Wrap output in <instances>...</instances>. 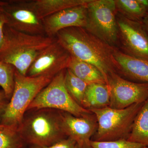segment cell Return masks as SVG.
I'll return each mask as SVG.
<instances>
[{
	"mask_svg": "<svg viewBox=\"0 0 148 148\" xmlns=\"http://www.w3.org/2000/svg\"><path fill=\"white\" fill-rule=\"evenodd\" d=\"M56 40L71 56L96 67L108 84L111 73H117L114 58V47L92 35L82 27H72L63 29L55 36Z\"/></svg>",
	"mask_w": 148,
	"mask_h": 148,
	"instance_id": "cell-1",
	"label": "cell"
},
{
	"mask_svg": "<svg viewBox=\"0 0 148 148\" xmlns=\"http://www.w3.org/2000/svg\"><path fill=\"white\" fill-rule=\"evenodd\" d=\"M56 40L46 35H33L4 27V39L0 47V61L13 66L23 75L40 53Z\"/></svg>",
	"mask_w": 148,
	"mask_h": 148,
	"instance_id": "cell-2",
	"label": "cell"
},
{
	"mask_svg": "<svg viewBox=\"0 0 148 148\" xmlns=\"http://www.w3.org/2000/svg\"><path fill=\"white\" fill-rule=\"evenodd\" d=\"M18 129L30 147H47L68 138L62 126L61 111L54 109L27 111Z\"/></svg>",
	"mask_w": 148,
	"mask_h": 148,
	"instance_id": "cell-3",
	"label": "cell"
},
{
	"mask_svg": "<svg viewBox=\"0 0 148 148\" xmlns=\"http://www.w3.org/2000/svg\"><path fill=\"white\" fill-rule=\"evenodd\" d=\"M53 78L23 75L16 69L13 93L1 115V123L18 127L32 101Z\"/></svg>",
	"mask_w": 148,
	"mask_h": 148,
	"instance_id": "cell-4",
	"label": "cell"
},
{
	"mask_svg": "<svg viewBox=\"0 0 148 148\" xmlns=\"http://www.w3.org/2000/svg\"><path fill=\"white\" fill-rule=\"evenodd\" d=\"M144 103H136L123 109L108 107L90 110L98 123L97 130L91 140L102 142L127 140L135 117Z\"/></svg>",
	"mask_w": 148,
	"mask_h": 148,
	"instance_id": "cell-5",
	"label": "cell"
},
{
	"mask_svg": "<svg viewBox=\"0 0 148 148\" xmlns=\"http://www.w3.org/2000/svg\"><path fill=\"white\" fill-rule=\"evenodd\" d=\"M66 70L55 76L38 94L27 111L40 109H54L78 117L86 116L92 114L89 110L78 104L69 94L65 85Z\"/></svg>",
	"mask_w": 148,
	"mask_h": 148,
	"instance_id": "cell-6",
	"label": "cell"
},
{
	"mask_svg": "<svg viewBox=\"0 0 148 148\" xmlns=\"http://www.w3.org/2000/svg\"><path fill=\"white\" fill-rule=\"evenodd\" d=\"M87 7L85 29L106 43L118 48L117 11L115 0H91Z\"/></svg>",
	"mask_w": 148,
	"mask_h": 148,
	"instance_id": "cell-7",
	"label": "cell"
},
{
	"mask_svg": "<svg viewBox=\"0 0 148 148\" xmlns=\"http://www.w3.org/2000/svg\"><path fill=\"white\" fill-rule=\"evenodd\" d=\"M118 47L126 55L148 61V35L142 21H133L117 12Z\"/></svg>",
	"mask_w": 148,
	"mask_h": 148,
	"instance_id": "cell-8",
	"label": "cell"
},
{
	"mask_svg": "<svg viewBox=\"0 0 148 148\" xmlns=\"http://www.w3.org/2000/svg\"><path fill=\"white\" fill-rule=\"evenodd\" d=\"M0 7L8 27L29 34L45 35L42 20L38 18L29 1H0Z\"/></svg>",
	"mask_w": 148,
	"mask_h": 148,
	"instance_id": "cell-9",
	"label": "cell"
},
{
	"mask_svg": "<svg viewBox=\"0 0 148 148\" xmlns=\"http://www.w3.org/2000/svg\"><path fill=\"white\" fill-rule=\"evenodd\" d=\"M108 85L110 90L109 107L112 108H125L148 99V83L131 81L114 72L109 75Z\"/></svg>",
	"mask_w": 148,
	"mask_h": 148,
	"instance_id": "cell-10",
	"label": "cell"
},
{
	"mask_svg": "<svg viewBox=\"0 0 148 148\" xmlns=\"http://www.w3.org/2000/svg\"><path fill=\"white\" fill-rule=\"evenodd\" d=\"M71 56L56 40L37 56L29 67L27 76L54 77L68 69Z\"/></svg>",
	"mask_w": 148,
	"mask_h": 148,
	"instance_id": "cell-11",
	"label": "cell"
},
{
	"mask_svg": "<svg viewBox=\"0 0 148 148\" xmlns=\"http://www.w3.org/2000/svg\"><path fill=\"white\" fill-rule=\"evenodd\" d=\"M61 113L62 126L66 137L75 141L80 148H92L90 142L98 127L94 115L78 117L63 111Z\"/></svg>",
	"mask_w": 148,
	"mask_h": 148,
	"instance_id": "cell-12",
	"label": "cell"
},
{
	"mask_svg": "<svg viewBox=\"0 0 148 148\" xmlns=\"http://www.w3.org/2000/svg\"><path fill=\"white\" fill-rule=\"evenodd\" d=\"M87 5L69 8L44 18L42 21L46 36L54 38L58 32L70 27L86 28L87 24Z\"/></svg>",
	"mask_w": 148,
	"mask_h": 148,
	"instance_id": "cell-13",
	"label": "cell"
},
{
	"mask_svg": "<svg viewBox=\"0 0 148 148\" xmlns=\"http://www.w3.org/2000/svg\"><path fill=\"white\" fill-rule=\"evenodd\" d=\"M114 57L117 64V73L131 81L148 83V61L134 58L115 47Z\"/></svg>",
	"mask_w": 148,
	"mask_h": 148,
	"instance_id": "cell-14",
	"label": "cell"
},
{
	"mask_svg": "<svg viewBox=\"0 0 148 148\" xmlns=\"http://www.w3.org/2000/svg\"><path fill=\"white\" fill-rule=\"evenodd\" d=\"M91 0H33L29 1L38 18H44L60 11L77 6L87 5Z\"/></svg>",
	"mask_w": 148,
	"mask_h": 148,
	"instance_id": "cell-15",
	"label": "cell"
},
{
	"mask_svg": "<svg viewBox=\"0 0 148 148\" xmlns=\"http://www.w3.org/2000/svg\"><path fill=\"white\" fill-rule=\"evenodd\" d=\"M110 90L109 86L104 84L88 85L82 103L84 108L90 110L103 108L110 106Z\"/></svg>",
	"mask_w": 148,
	"mask_h": 148,
	"instance_id": "cell-16",
	"label": "cell"
},
{
	"mask_svg": "<svg viewBox=\"0 0 148 148\" xmlns=\"http://www.w3.org/2000/svg\"><path fill=\"white\" fill-rule=\"evenodd\" d=\"M68 69L75 75L88 84L93 83L106 84L100 71L95 66L87 62L71 56Z\"/></svg>",
	"mask_w": 148,
	"mask_h": 148,
	"instance_id": "cell-17",
	"label": "cell"
},
{
	"mask_svg": "<svg viewBox=\"0 0 148 148\" xmlns=\"http://www.w3.org/2000/svg\"><path fill=\"white\" fill-rule=\"evenodd\" d=\"M127 140L148 148V99L137 114Z\"/></svg>",
	"mask_w": 148,
	"mask_h": 148,
	"instance_id": "cell-18",
	"label": "cell"
},
{
	"mask_svg": "<svg viewBox=\"0 0 148 148\" xmlns=\"http://www.w3.org/2000/svg\"><path fill=\"white\" fill-rule=\"evenodd\" d=\"M117 12L133 21H142L148 14L139 0H115Z\"/></svg>",
	"mask_w": 148,
	"mask_h": 148,
	"instance_id": "cell-19",
	"label": "cell"
},
{
	"mask_svg": "<svg viewBox=\"0 0 148 148\" xmlns=\"http://www.w3.org/2000/svg\"><path fill=\"white\" fill-rule=\"evenodd\" d=\"M18 127L0 123V148H27Z\"/></svg>",
	"mask_w": 148,
	"mask_h": 148,
	"instance_id": "cell-20",
	"label": "cell"
},
{
	"mask_svg": "<svg viewBox=\"0 0 148 148\" xmlns=\"http://www.w3.org/2000/svg\"><path fill=\"white\" fill-rule=\"evenodd\" d=\"M65 83L69 94L78 104L82 106L86 90L89 84L75 75L68 69L65 72Z\"/></svg>",
	"mask_w": 148,
	"mask_h": 148,
	"instance_id": "cell-21",
	"label": "cell"
},
{
	"mask_svg": "<svg viewBox=\"0 0 148 148\" xmlns=\"http://www.w3.org/2000/svg\"><path fill=\"white\" fill-rule=\"evenodd\" d=\"M15 70L11 64L0 61V86L7 99L11 98L13 93Z\"/></svg>",
	"mask_w": 148,
	"mask_h": 148,
	"instance_id": "cell-22",
	"label": "cell"
},
{
	"mask_svg": "<svg viewBox=\"0 0 148 148\" xmlns=\"http://www.w3.org/2000/svg\"><path fill=\"white\" fill-rule=\"evenodd\" d=\"M92 148H146V146L126 140L112 141H92L90 142Z\"/></svg>",
	"mask_w": 148,
	"mask_h": 148,
	"instance_id": "cell-23",
	"label": "cell"
},
{
	"mask_svg": "<svg viewBox=\"0 0 148 148\" xmlns=\"http://www.w3.org/2000/svg\"><path fill=\"white\" fill-rule=\"evenodd\" d=\"M76 142L71 138H66L51 145L47 147H30L31 148H75L76 145Z\"/></svg>",
	"mask_w": 148,
	"mask_h": 148,
	"instance_id": "cell-24",
	"label": "cell"
},
{
	"mask_svg": "<svg viewBox=\"0 0 148 148\" xmlns=\"http://www.w3.org/2000/svg\"><path fill=\"white\" fill-rule=\"evenodd\" d=\"M6 24L4 14L0 7V47L2 44L4 39V27Z\"/></svg>",
	"mask_w": 148,
	"mask_h": 148,
	"instance_id": "cell-25",
	"label": "cell"
},
{
	"mask_svg": "<svg viewBox=\"0 0 148 148\" xmlns=\"http://www.w3.org/2000/svg\"><path fill=\"white\" fill-rule=\"evenodd\" d=\"M6 96L3 91H0V115L2 114L8 104L6 103Z\"/></svg>",
	"mask_w": 148,
	"mask_h": 148,
	"instance_id": "cell-26",
	"label": "cell"
},
{
	"mask_svg": "<svg viewBox=\"0 0 148 148\" xmlns=\"http://www.w3.org/2000/svg\"><path fill=\"white\" fill-rule=\"evenodd\" d=\"M142 23H143L144 27L148 35V14L143 19L142 21Z\"/></svg>",
	"mask_w": 148,
	"mask_h": 148,
	"instance_id": "cell-27",
	"label": "cell"
},
{
	"mask_svg": "<svg viewBox=\"0 0 148 148\" xmlns=\"http://www.w3.org/2000/svg\"><path fill=\"white\" fill-rule=\"evenodd\" d=\"M139 1L148 12V0H139Z\"/></svg>",
	"mask_w": 148,
	"mask_h": 148,
	"instance_id": "cell-28",
	"label": "cell"
},
{
	"mask_svg": "<svg viewBox=\"0 0 148 148\" xmlns=\"http://www.w3.org/2000/svg\"><path fill=\"white\" fill-rule=\"evenodd\" d=\"M75 148H80L79 147L78 145H76L75 147Z\"/></svg>",
	"mask_w": 148,
	"mask_h": 148,
	"instance_id": "cell-29",
	"label": "cell"
},
{
	"mask_svg": "<svg viewBox=\"0 0 148 148\" xmlns=\"http://www.w3.org/2000/svg\"><path fill=\"white\" fill-rule=\"evenodd\" d=\"M30 148V147H29V148Z\"/></svg>",
	"mask_w": 148,
	"mask_h": 148,
	"instance_id": "cell-30",
	"label": "cell"
},
{
	"mask_svg": "<svg viewBox=\"0 0 148 148\" xmlns=\"http://www.w3.org/2000/svg\"></svg>",
	"mask_w": 148,
	"mask_h": 148,
	"instance_id": "cell-31",
	"label": "cell"
}]
</instances>
